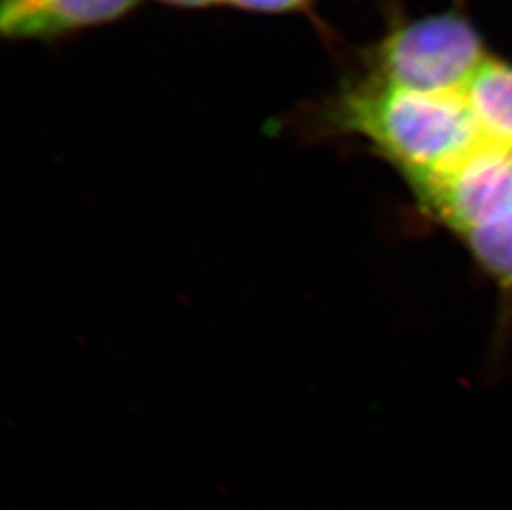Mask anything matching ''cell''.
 <instances>
[{"mask_svg":"<svg viewBox=\"0 0 512 510\" xmlns=\"http://www.w3.org/2000/svg\"><path fill=\"white\" fill-rule=\"evenodd\" d=\"M471 254L494 279L512 287V206L461 234Z\"/></svg>","mask_w":512,"mask_h":510,"instance_id":"6","label":"cell"},{"mask_svg":"<svg viewBox=\"0 0 512 510\" xmlns=\"http://www.w3.org/2000/svg\"><path fill=\"white\" fill-rule=\"evenodd\" d=\"M461 93L483 143L512 151V65L488 58Z\"/></svg>","mask_w":512,"mask_h":510,"instance_id":"5","label":"cell"},{"mask_svg":"<svg viewBox=\"0 0 512 510\" xmlns=\"http://www.w3.org/2000/svg\"><path fill=\"white\" fill-rule=\"evenodd\" d=\"M486 60L473 25L448 12L390 30L368 53L367 77L415 92H461Z\"/></svg>","mask_w":512,"mask_h":510,"instance_id":"2","label":"cell"},{"mask_svg":"<svg viewBox=\"0 0 512 510\" xmlns=\"http://www.w3.org/2000/svg\"><path fill=\"white\" fill-rule=\"evenodd\" d=\"M314 115L329 133L368 141L415 193L483 143L461 92H415L365 77L348 83Z\"/></svg>","mask_w":512,"mask_h":510,"instance_id":"1","label":"cell"},{"mask_svg":"<svg viewBox=\"0 0 512 510\" xmlns=\"http://www.w3.org/2000/svg\"><path fill=\"white\" fill-rule=\"evenodd\" d=\"M426 209L459 236L512 206V151L481 145L418 191Z\"/></svg>","mask_w":512,"mask_h":510,"instance_id":"3","label":"cell"},{"mask_svg":"<svg viewBox=\"0 0 512 510\" xmlns=\"http://www.w3.org/2000/svg\"><path fill=\"white\" fill-rule=\"evenodd\" d=\"M141 0H0L10 40H57L125 19Z\"/></svg>","mask_w":512,"mask_h":510,"instance_id":"4","label":"cell"},{"mask_svg":"<svg viewBox=\"0 0 512 510\" xmlns=\"http://www.w3.org/2000/svg\"><path fill=\"white\" fill-rule=\"evenodd\" d=\"M317 0H224V4L234 9L254 12V14H299L315 4Z\"/></svg>","mask_w":512,"mask_h":510,"instance_id":"7","label":"cell"},{"mask_svg":"<svg viewBox=\"0 0 512 510\" xmlns=\"http://www.w3.org/2000/svg\"><path fill=\"white\" fill-rule=\"evenodd\" d=\"M156 2L168 5V7H174V9L183 10L211 9V7H216V5L224 4V0H156Z\"/></svg>","mask_w":512,"mask_h":510,"instance_id":"8","label":"cell"}]
</instances>
